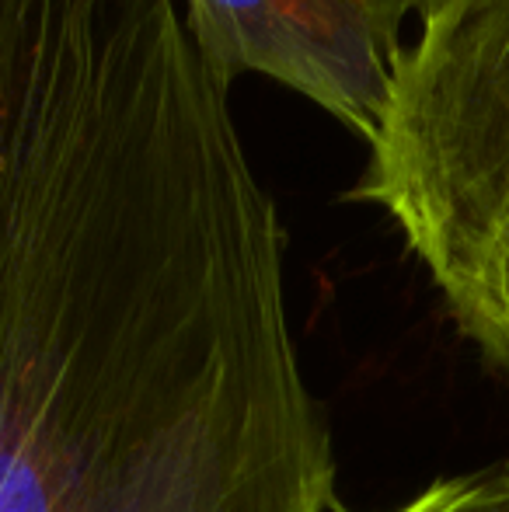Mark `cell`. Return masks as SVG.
Here are the masks:
<instances>
[{
  "instance_id": "1",
  "label": "cell",
  "mask_w": 509,
  "mask_h": 512,
  "mask_svg": "<svg viewBox=\"0 0 509 512\" xmlns=\"http://www.w3.org/2000/svg\"><path fill=\"white\" fill-rule=\"evenodd\" d=\"M178 0H0V512H332L286 230Z\"/></svg>"
},
{
  "instance_id": "2",
  "label": "cell",
  "mask_w": 509,
  "mask_h": 512,
  "mask_svg": "<svg viewBox=\"0 0 509 512\" xmlns=\"http://www.w3.org/2000/svg\"><path fill=\"white\" fill-rule=\"evenodd\" d=\"M346 199L398 227L457 328L509 377V0L419 21Z\"/></svg>"
},
{
  "instance_id": "3",
  "label": "cell",
  "mask_w": 509,
  "mask_h": 512,
  "mask_svg": "<svg viewBox=\"0 0 509 512\" xmlns=\"http://www.w3.org/2000/svg\"><path fill=\"white\" fill-rule=\"evenodd\" d=\"M185 28L224 88L258 74L370 147L405 53L412 0H185Z\"/></svg>"
},
{
  "instance_id": "4",
  "label": "cell",
  "mask_w": 509,
  "mask_h": 512,
  "mask_svg": "<svg viewBox=\"0 0 509 512\" xmlns=\"http://www.w3.org/2000/svg\"><path fill=\"white\" fill-rule=\"evenodd\" d=\"M391 512H509V464L440 478Z\"/></svg>"
},
{
  "instance_id": "5",
  "label": "cell",
  "mask_w": 509,
  "mask_h": 512,
  "mask_svg": "<svg viewBox=\"0 0 509 512\" xmlns=\"http://www.w3.org/2000/svg\"><path fill=\"white\" fill-rule=\"evenodd\" d=\"M447 4H454V0H412V11L419 21H426V18H433L436 11H443Z\"/></svg>"
}]
</instances>
